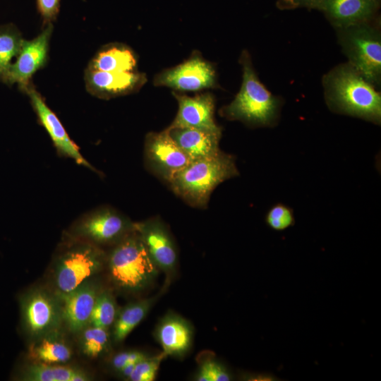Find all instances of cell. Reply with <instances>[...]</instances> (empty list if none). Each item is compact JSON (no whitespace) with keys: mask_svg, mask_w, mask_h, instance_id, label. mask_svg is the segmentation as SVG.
Instances as JSON below:
<instances>
[{"mask_svg":"<svg viewBox=\"0 0 381 381\" xmlns=\"http://www.w3.org/2000/svg\"><path fill=\"white\" fill-rule=\"evenodd\" d=\"M145 158L151 170L168 183L192 162L167 129L146 135Z\"/></svg>","mask_w":381,"mask_h":381,"instance_id":"obj_10","label":"cell"},{"mask_svg":"<svg viewBox=\"0 0 381 381\" xmlns=\"http://www.w3.org/2000/svg\"><path fill=\"white\" fill-rule=\"evenodd\" d=\"M36 4L43 25L52 23L56 19L60 10V0H36Z\"/></svg>","mask_w":381,"mask_h":381,"instance_id":"obj_30","label":"cell"},{"mask_svg":"<svg viewBox=\"0 0 381 381\" xmlns=\"http://www.w3.org/2000/svg\"><path fill=\"white\" fill-rule=\"evenodd\" d=\"M53 28V23L45 24L37 37L31 40L24 39L10 68L6 85L16 84L23 92L32 84L34 74L42 68L48 61Z\"/></svg>","mask_w":381,"mask_h":381,"instance_id":"obj_9","label":"cell"},{"mask_svg":"<svg viewBox=\"0 0 381 381\" xmlns=\"http://www.w3.org/2000/svg\"><path fill=\"white\" fill-rule=\"evenodd\" d=\"M97 283L90 279L67 293H56L62 308L63 323L69 331L80 332L90 325L91 314L101 291Z\"/></svg>","mask_w":381,"mask_h":381,"instance_id":"obj_13","label":"cell"},{"mask_svg":"<svg viewBox=\"0 0 381 381\" xmlns=\"http://www.w3.org/2000/svg\"><path fill=\"white\" fill-rule=\"evenodd\" d=\"M145 357H147V356L140 351H132L121 352L113 357L111 365L115 370L119 371L127 365L136 363Z\"/></svg>","mask_w":381,"mask_h":381,"instance_id":"obj_31","label":"cell"},{"mask_svg":"<svg viewBox=\"0 0 381 381\" xmlns=\"http://www.w3.org/2000/svg\"><path fill=\"white\" fill-rule=\"evenodd\" d=\"M214 66L198 54L183 63L164 70L154 78L156 86H166L178 91H198L216 86Z\"/></svg>","mask_w":381,"mask_h":381,"instance_id":"obj_11","label":"cell"},{"mask_svg":"<svg viewBox=\"0 0 381 381\" xmlns=\"http://www.w3.org/2000/svg\"><path fill=\"white\" fill-rule=\"evenodd\" d=\"M265 221L271 229L276 231L285 230L295 223L292 209L282 203H277L269 210Z\"/></svg>","mask_w":381,"mask_h":381,"instance_id":"obj_27","label":"cell"},{"mask_svg":"<svg viewBox=\"0 0 381 381\" xmlns=\"http://www.w3.org/2000/svg\"><path fill=\"white\" fill-rule=\"evenodd\" d=\"M29 356L33 362L60 364L71 358L72 350L57 331L37 339L30 346Z\"/></svg>","mask_w":381,"mask_h":381,"instance_id":"obj_22","label":"cell"},{"mask_svg":"<svg viewBox=\"0 0 381 381\" xmlns=\"http://www.w3.org/2000/svg\"><path fill=\"white\" fill-rule=\"evenodd\" d=\"M24 381H88L90 375L84 370L59 364L33 362L24 367L18 375Z\"/></svg>","mask_w":381,"mask_h":381,"instance_id":"obj_21","label":"cell"},{"mask_svg":"<svg viewBox=\"0 0 381 381\" xmlns=\"http://www.w3.org/2000/svg\"><path fill=\"white\" fill-rule=\"evenodd\" d=\"M162 353L154 357H145L135 363L127 380L131 381H152L155 379L159 365L164 357Z\"/></svg>","mask_w":381,"mask_h":381,"instance_id":"obj_28","label":"cell"},{"mask_svg":"<svg viewBox=\"0 0 381 381\" xmlns=\"http://www.w3.org/2000/svg\"><path fill=\"white\" fill-rule=\"evenodd\" d=\"M239 62L242 83L234 100L221 109L223 116L241 121L251 126H272L277 123L282 100L274 96L260 81L249 53L244 50Z\"/></svg>","mask_w":381,"mask_h":381,"instance_id":"obj_2","label":"cell"},{"mask_svg":"<svg viewBox=\"0 0 381 381\" xmlns=\"http://www.w3.org/2000/svg\"><path fill=\"white\" fill-rule=\"evenodd\" d=\"M137 67V56L127 45L111 43L102 47L89 62L87 68L109 72H132Z\"/></svg>","mask_w":381,"mask_h":381,"instance_id":"obj_20","label":"cell"},{"mask_svg":"<svg viewBox=\"0 0 381 381\" xmlns=\"http://www.w3.org/2000/svg\"><path fill=\"white\" fill-rule=\"evenodd\" d=\"M135 230L159 269L167 272L173 270L177 261L176 250L168 230L161 221L152 219L135 223Z\"/></svg>","mask_w":381,"mask_h":381,"instance_id":"obj_16","label":"cell"},{"mask_svg":"<svg viewBox=\"0 0 381 381\" xmlns=\"http://www.w3.org/2000/svg\"><path fill=\"white\" fill-rule=\"evenodd\" d=\"M117 315L116 305L111 293L102 290L97 297L90 325L107 329L114 324Z\"/></svg>","mask_w":381,"mask_h":381,"instance_id":"obj_26","label":"cell"},{"mask_svg":"<svg viewBox=\"0 0 381 381\" xmlns=\"http://www.w3.org/2000/svg\"><path fill=\"white\" fill-rule=\"evenodd\" d=\"M377 1L378 2H380V0H377Z\"/></svg>","mask_w":381,"mask_h":381,"instance_id":"obj_34","label":"cell"},{"mask_svg":"<svg viewBox=\"0 0 381 381\" xmlns=\"http://www.w3.org/2000/svg\"><path fill=\"white\" fill-rule=\"evenodd\" d=\"M348 63L377 89L381 85V30L377 18L335 29Z\"/></svg>","mask_w":381,"mask_h":381,"instance_id":"obj_5","label":"cell"},{"mask_svg":"<svg viewBox=\"0 0 381 381\" xmlns=\"http://www.w3.org/2000/svg\"><path fill=\"white\" fill-rule=\"evenodd\" d=\"M322 83L332 111L380 124V93L350 64L334 66L323 75Z\"/></svg>","mask_w":381,"mask_h":381,"instance_id":"obj_1","label":"cell"},{"mask_svg":"<svg viewBox=\"0 0 381 381\" xmlns=\"http://www.w3.org/2000/svg\"><path fill=\"white\" fill-rule=\"evenodd\" d=\"M167 130L192 161L214 155L220 151L221 132L169 126Z\"/></svg>","mask_w":381,"mask_h":381,"instance_id":"obj_18","label":"cell"},{"mask_svg":"<svg viewBox=\"0 0 381 381\" xmlns=\"http://www.w3.org/2000/svg\"><path fill=\"white\" fill-rule=\"evenodd\" d=\"M109 342L107 329L90 325L81 331L80 349L87 357L99 356L107 349Z\"/></svg>","mask_w":381,"mask_h":381,"instance_id":"obj_25","label":"cell"},{"mask_svg":"<svg viewBox=\"0 0 381 381\" xmlns=\"http://www.w3.org/2000/svg\"><path fill=\"white\" fill-rule=\"evenodd\" d=\"M195 379L198 381H228L231 377L219 362L207 360L202 363Z\"/></svg>","mask_w":381,"mask_h":381,"instance_id":"obj_29","label":"cell"},{"mask_svg":"<svg viewBox=\"0 0 381 381\" xmlns=\"http://www.w3.org/2000/svg\"><path fill=\"white\" fill-rule=\"evenodd\" d=\"M154 301L155 298L138 301L121 310L114 322L113 339L115 342L119 343L126 339L145 318Z\"/></svg>","mask_w":381,"mask_h":381,"instance_id":"obj_23","label":"cell"},{"mask_svg":"<svg viewBox=\"0 0 381 381\" xmlns=\"http://www.w3.org/2000/svg\"><path fill=\"white\" fill-rule=\"evenodd\" d=\"M23 40L16 25H0V82L6 85L13 60L18 56Z\"/></svg>","mask_w":381,"mask_h":381,"instance_id":"obj_24","label":"cell"},{"mask_svg":"<svg viewBox=\"0 0 381 381\" xmlns=\"http://www.w3.org/2000/svg\"><path fill=\"white\" fill-rule=\"evenodd\" d=\"M135 230V223L110 206L92 209L78 218L68 230L71 240L97 246L116 244Z\"/></svg>","mask_w":381,"mask_h":381,"instance_id":"obj_7","label":"cell"},{"mask_svg":"<svg viewBox=\"0 0 381 381\" xmlns=\"http://www.w3.org/2000/svg\"><path fill=\"white\" fill-rule=\"evenodd\" d=\"M156 337L166 356H180L190 346L192 330L184 319L176 315H168L158 325Z\"/></svg>","mask_w":381,"mask_h":381,"instance_id":"obj_19","label":"cell"},{"mask_svg":"<svg viewBox=\"0 0 381 381\" xmlns=\"http://www.w3.org/2000/svg\"><path fill=\"white\" fill-rule=\"evenodd\" d=\"M238 175L234 157L222 151L192 161L169 182L174 193L190 205L205 208L214 189Z\"/></svg>","mask_w":381,"mask_h":381,"instance_id":"obj_3","label":"cell"},{"mask_svg":"<svg viewBox=\"0 0 381 381\" xmlns=\"http://www.w3.org/2000/svg\"><path fill=\"white\" fill-rule=\"evenodd\" d=\"M107 262L114 284L125 291L144 289L158 274L159 267L135 230L114 245Z\"/></svg>","mask_w":381,"mask_h":381,"instance_id":"obj_4","label":"cell"},{"mask_svg":"<svg viewBox=\"0 0 381 381\" xmlns=\"http://www.w3.org/2000/svg\"><path fill=\"white\" fill-rule=\"evenodd\" d=\"M20 305L22 325L30 337L40 339L57 332L63 323L61 304L56 294L35 289L21 296Z\"/></svg>","mask_w":381,"mask_h":381,"instance_id":"obj_8","label":"cell"},{"mask_svg":"<svg viewBox=\"0 0 381 381\" xmlns=\"http://www.w3.org/2000/svg\"><path fill=\"white\" fill-rule=\"evenodd\" d=\"M178 101L179 110L169 127L193 128L214 132H221L214 120V99L210 93L198 94L193 97L173 92Z\"/></svg>","mask_w":381,"mask_h":381,"instance_id":"obj_15","label":"cell"},{"mask_svg":"<svg viewBox=\"0 0 381 381\" xmlns=\"http://www.w3.org/2000/svg\"><path fill=\"white\" fill-rule=\"evenodd\" d=\"M71 243L56 261V293L69 292L90 279L102 269L106 258L99 246L74 240Z\"/></svg>","mask_w":381,"mask_h":381,"instance_id":"obj_6","label":"cell"},{"mask_svg":"<svg viewBox=\"0 0 381 381\" xmlns=\"http://www.w3.org/2000/svg\"><path fill=\"white\" fill-rule=\"evenodd\" d=\"M23 92L29 97L39 122L47 132L58 154L99 174L80 153L78 147L69 137L58 116L47 104L34 85L31 84Z\"/></svg>","mask_w":381,"mask_h":381,"instance_id":"obj_12","label":"cell"},{"mask_svg":"<svg viewBox=\"0 0 381 381\" xmlns=\"http://www.w3.org/2000/svg\"><path fill=\"white\" fill-rule=\"evenodd\" d=\"M87 91L100 99H108L137 92L147 81L137 71L109 72L86 68L84 75Z\"/></svg>","mask_w":381,"mask_h":381,"instance_id":"obj_14","label":"cell"},{"mask_svg":"<svg viewBox=\"0 0 381 381\" xmlns=\"http://www.w3.org/2000/svg\"><path fill=\"white\" fill-rule=\"evenodd\" d=\"M135 365V363L127 365L126 366L123 367L121 370H120L119 372L121 373L123 377L128 379L130 375L131 374Z\"/></svg>","mask_w":381,"mask_h":381,"instance_id":"obj_33","label":"cell"},{"mask_svg":"<svg viewBox=\"0 0 381 381\" xmlns=\"http://www.w3.org/2000/svg\"><path fill=\"white\" fill-rule=\"evenodd\" d=\"M379 6L377 0H321L317 10L338 29L377 18Z\"/></svg>","mask_w":381,"mask_h":381,"instance_id":"obj_17","label":"cell"},{"mask_svg":"<svg viewBox=\"0 0 381 381\" xmlns=\"http://www.w3.org/2000/svg\"><path fill=\"white\" fill-rule=\"evenodd\" d=\"M321 0H277V7L280 10H290L297 8L317 9Z\"/></svg>","mask_w":381,"mask_h":381,"instance_id":"obj_32","label":"cell"}]
</instances>
